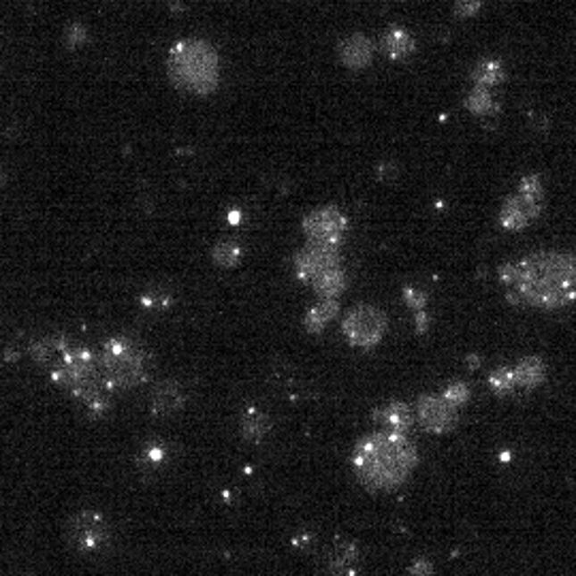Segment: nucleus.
<instances>
[{
    "mask_svg": "<svg viewBox=\"0 0 576 576\" xmlns=\"http://www.w3.org/2000/svg\"><path fill=\"white\" fill-rule=\"evenodd\" d=\"M339 267V248L307 241L304 250L295 256V273L301 282L314 284V280L329 269Z\"/></svg>",
    "mask_w": 576,
    "mask_h": 576,
    "instance_id": "obj_9",
    "label": "nucleus"
},
{
    "mask_svg": "<svg viewBox=\"0 0 576 576\" xmlns=\"http://www.w3.org/2000/svg\"><path fill=\"white\" fill-rule=\"evenodd\" d=\"M167 461H169V448L164 447L163 442H147L144 451H141L139 457H137V463L141 465V470L144 472L161 470Z\"/></svg>",
    "mask_w": 576,
    "mask_h": 576,
    "instance_id": "obj_22",
    "label": "nucleus"
},
{
    "mask_svg": "<svg viewBox=\"0 0 576 576\" xmlns=\"http://www.w3.org/2000/svg\"><path fill=\"white\" fill-rule=\"evenodd\" d=\"M88 38V32L81 24H71L67 30H64V43H67V47L71 49H77L81 47L86 43Z\"/></svg>",
    "mask_w": 576,
    "mask_h": 576,
    "instance_id": "obj_26",
    "label": "nucleus"
},
{
    "mask_svg": "<svg viewBox=\"0 0 576 576\" xmlns=\"http://www.w3.org/2000/svg\"><path fill=\"white\" fill-rule=\"evenodd\" d=\"M545 210V186L538 175H525L514 195L504 201L499 224L506 230H523Z\"/></svg>",
    "mask_w": 576,
    "mask_h": 576,
    "instance_id": "obj_5",
    "label": "nucleus"
},
{
    "mask_svg": "<svg viewBox=\"0 0 576 576\" xmlns=\"http://www.w3.org/2000/svg\"><path fill=\"white\" fill-rule=\"evenodd\" d=\"M239 430L241 436L248 442H263L269 436V431H271V419H269L265 410L256 408V405H248L241 413Z\"/></svg>",
    "mask_w": 576,
    "mask_h": 576,
    "instance_id": "obj_15",
    "label": "nucleus"
},
{
    "mask_svg": "<svg viewBox=\"0 0 576 576\" xmlns=\"http://www.w3.org/2000/svg\"><path fill=\"white\" fill-rule=\"evenodd\" d=\"M342 333L356 348H371L387 333V316L374 305H356L344 316Z\"/></svg>",
    "mask_w": 576,
    "mask_h": 576,
    "instance_id": "obj_7",
    "label": "nucleus"
},
{
    "mask_svg": "<svg viewBox=\"0 0 576 576\" xmlns=\"http://www.w3.org/2000/svg\"><path fill=\"white\" fill-rule=\"evenodd\" d=\"M465 109L474 115H489L493 112H497V103L496 98H493L489 88L474 86L470 95L465 96Z\"/></svg>",
    "mask_w": 576,
    "mask_h": 576,
    "instance_id": "obj_21",
    "label": "nucleus"
},
{
    "mask_svg": "<svg viewBox=\"0 0 576 576\" xmlns=\"http://www.w3.org/2000/svg\"><path fill=\"white\" fill-rule=\"evenodd\" d=\"M167 73L178 90L196 96L212 95L221 77L216 49L201 38H186L175 43L167 56Z\"/></svg>",
    "mask_w": 576,
    "mask_h": 576,
    "instance_id": "obj_3",
    "label": "nucleus"
},
{
    "mask_svg": "<svg viewBox=\"0 0 576 576\" xmlns=\"http://www.w3.org/2000/svg\"><path fill=\"white\" fill-rule=\"evenodd\" d=\"M442 395H444V397H447L448 402H451L453 405H457V408H461V405L468 404V399H470V388H468V384H463V382H453V384H448L447 388H444Z\"/></svg>",
    "mask_w": 576,
    "mask_h": 576,
    "instance_id": "obj_25",
    "label": "nucleus"
},
{
    "mask_svg": "<svg viewBox=\"0 0 576 576\" xmlns=\"http://www.w3.org/2000/svg\"><path fill=\"white\" fill-rule=\"evenodd\" d=\"M419 463V453L405 433L376 431L363 436L353 451V468L361 485L371 491L397 489Z\"/></svg>",
    "mask_w": 576,
    "mask_h": 576,
    "instance_id": "obj_2",
    "label": "nucleus"
},
{
    "mask_svg": "<svg viewBox=\"0 0 576 576\" xmlns=\"http://www.w3.org/2000/svg\"><path fill=\"white\" fill-rule=\"evenodd\" d=\"M359 559L353 542H338L329 553V570L333 576H355V563Z\"/></svg>",
    "mask_w": 576,
    "mask_h": 576,
    "instance_id": "obj_17",
    "label": "nucleus"
},
{
    "mask_svg": "<svg viewBox=\"0 0 576 576\" xmlns=\"http://www.w3.org/2000/svg\"><path fill=\"white\" fill-rule=\"evenodd\" d=\"M416 414L422 430L431 433H447L457 425L459 408L448 402L444 395H422L416 404Z\"/></svg>",
    "mask_w": 576,
    "mask_h": 576,
    "instance_id": "obj_10",
    "label": "nucleus"
},
{
    "mask_svg": "<svg viewBox=\"0 0 576 576\" xmlns=\"http://www.w3.org/2000/svg\"><path fill=\"white\" fill-rule=\"evenodd\" d=\"M433 566L430 559H416V562L410 566V576H431Z\"/></svg>",
    "mask_w": 576,
    "mask_h": 576,
    "instance_id": "obj_29",
    "label": "nucleus"
},
{
    "mask_svg": "<svg viewBox=\"0 0 576 576\" xmlns=\"http://www.w3.org/2000/svg\"><path fill=\"white\" fill-rule=\"evenodd\" d=\"M141 301H144V305L147 307H164L169 304V297L164 293H147Z\"/></svg>",
    "mask_w": 576,
    "mask_h": 576,
    "instance_id": "obj_30",
    "label": "nucleus"
},
{
    "mask_svg": "<svg viewBox=\"0 0 576 576\" xmlns=\"http://www.w3.org/2000/svg\"><path fill=\"white\" fill-rule=\"evenodd\" d=\"M146 350L130 338H112L103 346L101 353V374L107 387L112 388H133L147 380Z\"/></svg>",
    "mask_w": 576,
    "mask_h": 576,
    "instance_id": "obj_4",
    "label": "nucleus"
},
{
    "mask_svg": "<svg viewBox=\"0 0 576 576\" xmlns=\"http://www.w3.org/2000/svg\"><path fill=\"white\" fill-rule=\"evenodd\" d=\"M404 299H405V305L413 307L414 312L425 310V305H427V295L422 293V290L413 288V287L404 288Z\"/></svg>",
    "mask_w": 576,
    "mask_h": 576,
    "instance_id": "obj_28",
    "label": "nucleus"
},
{
    "mask_svg": "<svg viewBox=\"0 0 576 576\" xmlns=\"http://www.w3.org/2000/svg\"><path fill=\"white\" fill-rule=\"evenodd\" d=\"M212 259L218 267H224V269L235 267L241 261V246L233 239L218 241V244L212 248Z\"/></svg>",
    "mask_w": 576,
    "mask_h": 576,
    "instance_id": "obj_23",
    "label": "nucleus"
},
{
    "mask_svg": "<svg viewBox=\"0 0 576 576\" xmlns=\"http://www.w3.org/2000/svg\"><path fill=\"white\" fill-rule=\"evenodd\" d=\"M374 421L378 425H382L384 430L388 431H399V433H408L413 430L414 422V414L410 410V405H405L404 402H391L387 405H380V408L374 410Z\"/></svg>",
    "mask_w": 576,
    "mask_h": 576,
    "instance_id": "obj_13",
    "label": "nucleus"
},
{
    "mask_svg": "<svg viewBox=\"0 0 576 576\" xmlns=\"http://www.w3.org/2000/svg\"><path fill=\"white\" fill-rule=\"evenodd\" d=\"M184 399L186 397H184L182 384H178L173 380L158 382L156 387L152 388L150 410L154 414H158V416H169V414L178 413V410L182 408Z\"/></svg>",
    "mask_w": 576,
    "mask_h": 576,
    "instance_id": "obj_12",
    "label": "nucleus"
},
{
    "mask_svg": "<svg viewBox=\"0 0 576 576\" xmlns=\"http://www.w3.org/2000/svg\"><path fill=\"white\" fill-rule=\"evenodd\" d=\"M64 536H67V542L75 551L96 553L107 545L112 531H109L107 521L101 513L86 508L75 513L73 517L67 521Z\"/></svg>",
    "mask_w": 576,
    "mask_h": 576,
    "instance_id": "obj_6",
    "label": "nucleus"
},
{
    "mask_svg": "<svg viewBox=\"0 0 576 576\" xmlns=\"http://www.w3.org/2000/svg\"><path fill=\"white\" fill-rule=\"evenodd\" d=\"M416 49V41L408 30L399 29V26H391L380 37V52L391 60H405L413 56Z\"/></svg>",
    "mask_w": 576,
    "mask_h": 576,
    "instance_id": "obj_14",
    "label": "nucleus"
},
{
    "mask_svg": "<svg viewBox=\"0 0 576 576\" xmlns=\"http://www.w3.org/2000/svg\"><path fill=\"white\" fill-rule=\"evenodd\" d=\"M312 287H314L316 295L321 299H338L346 290V287H348V278H346V271L342 267H333L329 269V271L321 273Z\"/></svg>",
    "mask_w": 576,
    "mask_h": 576,
    "instance_id": "obj_18",
    "label": "nucleus"
},
{
    "mask_svg": "<svg viewBox=\"0 0 576 576\" xmlns=\"http://www.w3.org/2000/svg\"><path fill=\"white\" fill-rule=\"evenodd\" d=\"M489 387L496 395H510L517 391V378H514V367H497L489 374Z\"/></svg>",
    "mask_w": 576,
    "mask_h": 576,
    "instance_id": "obj_24",
    "label": "nucleus"
},
{
    "mask_svg": "<svg viewBox=\"0 0 576 576\" xmlns=\"http://www.w3.org/2000/svg\"><path fill=\"white\" fill-rule=\"evenodd\" d=\"M338 314H339L338 299H321L314 307L307 310V314L304 318V327L310 333H321Z\"/></svg>",
    "mask_w": 576,
    "mask_h": 576,
    "instance_id": "obj_19",
    "label": "nucleus"
},
{
    "mask_svg": "<svg viewBox=\"0 0 576 576\" xmlns=\"http://www.w3.org/2000/svg\"><path fill=\"white\" fill-rule=\"evenodd\" d=\"M482 9V0H455V15L461 20L474 18Z\"/></svg>",
    "mask_w": 576,
    "mask_h": 576,
    "instance_id": "obj_27",
    "label": "nucleus"
},
{
    "mask_svg": "<svg viewBox=\"0 0 576 576\" xmlns=\"http://www.w3.org/2000/svg\"><path fill=\"white\" fill-rule=\"evenodd\" d=\"M508 297L521 304L557 310L576 301V255L557 250L534 252L497 271Z\"/></svg>",
    "mask_w": 576,
    "mask_h": 576,
    "instance_id": "obj_1",
    "label": "nucleus"
},
{
    "mask_svg": "<svg viewBox=\"0 0 576 576\" xmlns=\"http://www.w3.org/2000/svg\"><path fill=\"white\" fill-rule=\"evenodd\" d=\"M504 79H506V69H504V64L499 63V60L493 58L480 60L474 71H472V81H474V86L489 88V90L502 84Z\"/></svg>",
    "mask_w": 576,
    "mask_h": 576,
    "instance_id": "obj_20",
    "label": "nucleus"
},
{
    "mask_svg": "<svg viewBox=\"0 0 576 576\" xmlns=\"http://www.w3.org/2000/svg\"><path fill=\"white\" fill-rule=\"evenodd\" d=\"M514 378H517V387L523 391L540 387L547 378V363L540 356H523L517 365H514Z\"/></svg>",
    "mask_w": 576,
    "mask_h": 576,
    "instance_id": "obj_16",
    "label": "nucleus"
},
{
    "mask_svg": "<svg viewBox=\"0 0 576 576\" xmlns=\"http://www.w3.org/2000/svg\"><path fill=\"white\" fill-rule=\"evenodd\" d=\"M338 56L342 60L344 67L359 71L370 67L374 60V43L365 35H350L339 41Z\"/></svg>",
    "mask_w": 576,
    "mask_h": 576,
    "instance_id": "obj_11",
    "label": "nucleus"
},
{
    "mask_svg": "<svg viewBox=\"0 0 576 576\" xmlns=\"http://www.w3.org/2000/svg\"><path fill=\"white\" fill-rule=\"evenodd\" d=\"M307 241L321 246H336L339 248L348 230V218L338 207H321L310 212L301 222Z\"/></svg>",
    "mask_w": 576,
    "mask_h": 576,
    "instance_id": "obj_8",
    "label": "nucleus"
},
{
    "mask_svg": "<svg viewBox=\"0 0 576 576\" xmlns=\"http://www.w3.org/2000/svg\"><path fill=\"white\" fill-rule=\"evenodd\" d=\"M414 321H416V331L425 333L427 327H430V316H427L425 310L414 312Z\"/></svg>",
    "mask_w": 576,
    "mask_h": 576,
    "instance_id": "obj_31",
    "label": "nucleus"
}]
</instances>
